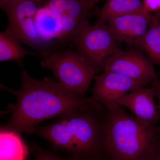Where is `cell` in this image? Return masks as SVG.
Returning <instances> with one entry per match:
<instances>
[{
    "label": "cell",
    "mask_w": 160,
    "mask_h": 160,
    "mask_svg": "<svg viewBox=\"0 0 160 160\" xmlns=\"http://www.w3.org/2000/svg\"><path fill=\"white\" fill-rule=\"evenodd\" d=\"M21 87L15 90L1 84V89L16 98L9 105L10 118L2 128L21 133L32 134L38 123L77 109L98 105L91 97L86 98L55 82L51 78L43 80L29 76L23 69L20 74Z\"/></svg>",
    "instance_id": "obj_1"
},
{
    "label": "cell",
    "mask_w": 160,
    "mask_h": 160,
    "mask_svg": "<svg viewBox=\"0 0 160 160\" xmlns=\"http://www.w3.org/2000/svg\"><path fill=\"white\" fill-rule=\"evenodd\" d=\"M105 107L106 160H146L160 139V126L146 125L116 104Z\"/></svg>",
    "instance_id": "obj_2"
},
{
    "label": "cell",
    "mask_w": 160,
    "mask_h": 160,
    "mask_svg": "<svg viewBox=\"0 0 160 160\" xmlns=\"http://www.w3.org/2000/svg\"><path fill=\"white\" fill-rule=\"evenodd\" d=\"M106 109L101 104L61 116L69 129L72 160H106Z\"/></svg>",
    "instance_id": "obj_3"
},
{
    "label": "cell",
    "mask_w": 160,
    "mask_h": 160,
    "mask_svg": "<svg viewBox=\"0 0 160 160\" xmlns=\"http://www.w3.org/2000/svg\"><path fill=\"white\" fill-rule=\"evenodd\" d=\"M41 54V66L50 69L58 82L84 95L97 72L79 53L66 49Z\"/></svg>",
    "instance_id": "obj_4"
},
{
    "label": "cell",
    "mask_w": 160,
    "mask_h": 160,
    "mask_svg": "<svg viewBox=\"0 0 160 160\" xmlns=\"http://www.w3.org/2000/svg\"><path fill=\"white\" fill-rule=\"evenodd\" d=\"M77 51L97 72L102 70L106 60L120 49L106 23H85L72 42Z\"/></svg>",
    "instance_id": "obj_5"
},
{
    "label": "cell",
    "mask_w": 160,
    "mask_h": 160,
    "mask_svg": "<svg viewBox=\"0 0 160 160\" xmlns=\"http://www.w3.org/2000/svg\"><path fill=\"white\" fill-rule=\"evenodd\" d=\"M38 0H21L2 7L8 17L9 24L6 31L22 42L40 53L50 51L43 42L36 30L35 19L37 12L41 7Z\"/></svg>",
    "instance_id": "obj_6"
},
{
    "label": "cell",
    "mask_w": 160,
    "mask_h": 160,
    "mask_svg": "<svg viewBox=\"0 0 160 160\" xmlns=\"http://www.w3.org/2000/svg\"><path fill=\"white\" fill-rule=\"evenodd\" d=\"M102 70L122 75L144 85L159 81L152 63L137 49H120L106 60Z\"/></svg>",
    "instance_id": "obj_7"
},
{
    "label": "cell",
    "mask_w": 160,
    "mask_h": 160,
    "mask_svg": "<svg viewBox=\"0 0 160 160\" xmlns=\"http://www.w3.org/2000/svg\"><path fill=\"white\" fill-rule=\"evenodd\" d=\"M92 89V99L104 106L115 102L129 92L142 86V83L111 72L104 71L97 76Z\"/></svg>",
    "instance_id": "obj_8"
},
{
    "label": "cell",
    "mask_w": 160,
    "mask_h": 160,
    "mask_svg": "<svg viewBox=\"0 0 160 160\" xmlns=\"http://www.w3.org/2000/svg\"><path fill=\"white\" fill-rule=\"evenodd\" d=\"M156 89L154 86L137 87L124 95L115 102L114 104L129 109L134 117L148 125H157L160 114L154 101Z\"/></svg>",
    "instance_id": "obj_9"
},
{
    "label": "cell",
    "mask_w": 160,
    "mask_h": 160,
    "mask_svg": "<svg viewBox=\"0 0 160 160\" xmlns=\"http://www.w3.org/2000/svg\"><path fill=\"white\" fill-rule=\"evenodd\" d=\"M151 17L147 12H134L112 18L106 25L116 41L137 47L148 29Z\"/></svg>",
    "instance_id": "obj_10"
},
{
    "label": "cell",
    "mask_w": 160,
    "mask_h": 160,
    "mask_svg": "<svg viewBox=\"0 0 160 160\" xmlns=\"http://www.w3.org/2000/svg\"><path fill=\"white\" fill-rule=\"evenodd\" d=\"M35 25L39 37L51 51L54 40L60 43L62 31V15L42 6L36 15Z\"/></svg>",
    "instance_id": "obj_11"
},
{
    "label": "cell",
    "mask_w": 160,
    "mask_h": 160,
    "mask_svg": "<svg viewBox=\"0 0 160 160\" xmlns=\"http://www.w3.org/2000/svg\"><path fill=\"white\" fill-rule=\"evenodd\" d=\"M146 12L141 0H106L101 9L96 10L94 16L97 18L96 23H106L120 16Z\"/></svg>",
    "instance_id": "obj_12"
},
{
    "label": "cell",
    "mask_w": 160,
    "mask_h": 160,
    "mask_svg": "<svg viewBox=\"0 0 160 160\" xmlns=\"http://www.w3.org/2000/svg\"><path fill=\"white\" fill-rule=\"evenodd\" d=\"M1 160H24L27 149L20 133L1 127Z\"/></svg>",
    "instance_id": "obj_13"
},
{
    "label": "cell",
    "mask_w": 160,
    "mask_h": 160,
    "mask_svg": "<svg viewBox=\"0 0 160 160\" xmlns=\"http://www.w3.org/2000/svg\"><path fill=\"white\" fill-rule=\"evenodd\" d=\"M137 47L144 50L152 62L160 66V18L158 17L151 15L148 29Z\"/></svg>",
    "instance_id": "obj_14"
},
{
    "label": "cell",
    "mask_w": 160,
    "mask_h": 160,
    "mask_svg": "<svg viewBox=\"0 0 160 160\" xmlns=\"http://www.w3.org/2000/svg\"><path fill=\"white\" fill-rule=\"evenodd\" d=\"M21 42L13 35L5 30L0 33V61H11L22 65V60L26 55H35L34 52L22 47Z\"/></svg>",
    "instance_id": "obj_15"
},
{
    "label": "cell",
    "mask_w": 160,
    "mask_h": 160,
    "mask_svg": "<svg viewBox=\"0 0 160 160\" xmlns=\"http://www.w3.org/2000/svg\"><path fill=\"white\" fill-rule=\"evenodd\" d=\"M30 150L35 160H72L54 154L51 152L43 149L36 143H32L30 146Z\"/></svg>",
    "instance_id": "obj_16"
},
{
    "label": "cell",
    "mask_w": 160,
    "mask_h": 160,
    "mask_svg": "<svg viewBox=\"0 0 160 160\" xmlns=\"http://www.w3.org/2000/svg\"><path fill=\"white\" fill-rule=\"evenodd\" d=\"M143 6L148 12L160 9V0H143Z\"/></svg>",
    "instance_id": "obj_17"
},
{
    "label": "cell",
    "mask_w": 160,
    "mask_h": 160,
    "mask_svg": "<svg viewBox=\"0 0 160 160\" xmlns=\"http://www.w3.org/2000/svg\"><path fill=\"white\" fill-rule=\"evenodd\" d=\"M146 160H160V139Z\"/></svg>",
    "instance_id": "obj_18"
},
{
    "label": "cell",
    "mask_w": 160,
    "mask_h": 160,
    "mask_svg": "<svg viewBox=\"0 0 160 160\" xmlns=\"http://www.w3.org/2000/svg\"><path fill=\"white\" fill-rule=\"evenodd\" d=\"M152 86H154L156 89L155 96L158 100V108L160 114V82L159 81H154L152 82Z\"/></svg>",
    "instance_id": "obj_19"
},
{
    "label": "cell",
    "mask_w": 160,
    "mask_h": 160,
    "mask_svg": "<svg viewBox=\"0 0 160 160\" xmlns=\"http://www.w3.org/2000/svg\"><path fill=\"white\" fill-rule=\"evenodd\" d=\"M21 0H0V6L1 8L6 5H9V4H11L16 2H19ZM38 1L42 2L43 0H38Z\"/></svg>",
    "instance_id": "obj_20"
},
{
    "label": "cell",
    "mask_w": 160,
    "mask_h": 160,
    "mask_svg": "<svg viewBox=\"0 0 160 160\" xmlns=\"http://www.w3.org/2000/svg\"><path fill=\"white\" fill-rule=\"evenodd\" d=\"M85 1H86V2H88V3L91 4V5H93V6H95V3L97 2L100 1V0H85Z\"/></svg>",
    "instance_id": "obj_21"
},
{
    "label": "cell",
    "mask_w": 160,
    "mask_h": 160,
    "mask_svg": "<svg viewBox=\"0 0 160 160\" xmlns=\"http://www.w3.org/2000/svg\"></svg>",
    "instance_id": "obj_22"
}]
</instances>
